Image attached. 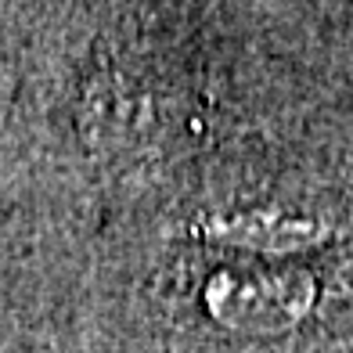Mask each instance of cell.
Masks as SVG:
<instances>
[{
	"mask_svg": "<svg viewBox=\"0 0 353 353\" xmlns=\"http://www.w3.org/2000/svg\"><path fill=\"white\" fill-rule=\"evenodd\" d=\"M314 303V281L303 270H223L205 285V307L238 332H285L307 317Z\"/></svg>",
	"mask_w": 353,
	"mask_h": 353,
	"instance_id": "obj_1",
	"label": "cell"
},
{
	"mask_svg": "<svg viewBox=\"0 0 353 353\" xmlns=\"http://www.w3.org/2000/svg\"><path fill=\"white\" fill-rule=\"evenodd\" d=\"M325 223H317L310 216H296V213H281V210H252V213H234L228 220H213L210 234L216 242L228 245H245V249H270V252H285V249H307L325 238Z\"/></svg>",
	"mask_w": 353,
	"mask_h": 353,
	"instance_id": "obj_2",
	"label": "cell"
}]
</instances>
